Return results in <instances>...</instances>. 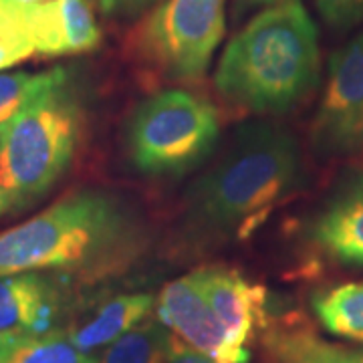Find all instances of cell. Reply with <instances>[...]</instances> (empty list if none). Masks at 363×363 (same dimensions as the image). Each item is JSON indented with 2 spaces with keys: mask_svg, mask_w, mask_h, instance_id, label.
Returning <instances> with one entry per match:
<instances>
[{
  "mask_svg": "<svg viewBox=\"0 0 363 363\" xmlns=\"http://www.w3.org/2000/svg\"><path fill=\"white\" fill-rule=\"evenodd\" d=\"M157 319L180 341L218 363H248L250 351L234 347L202 289L200 272L172 281L157 297Z\"/></svg>",
  "mask_w": 363,
  "mask_h": 363,
  "instance_id": "cell-8",
  "label": "cell"
},
{
  "mask_svg": "<svg viewBox=\"0 0 363 363\" xmlns=\"http://www.w3.org/2000/svg\"><path fill=\"white\" fill-rule=\"evenodd\" d=\"M226 0H164L138 33L143 61L169 81L206 73L224 35Z\"/></svg>",
  "mask_w": 363,
  "mask_h": 363,
  "instance_id": "cell-6",
  "label": "cell"
},
{
  "mask_svg": "<svg viewBox=\"0 0 363 363\" xmlns=\"http://www.w3.org/2000/svg\"><path fill=\"white\" fill-rule=\"evenodd\" d=\"M0 363H97V357L81 351L65 331L14 339Z\"/></svg>",
  "mask_w": 363,
  "mask_h": 363,
  "instance_id": "cell-18",
  "label": "cell"
},
{
  "mask_svg": "<svg viewBox=\"0 0 363 363\" xmlns=\"http://www.w3.org/2000/svg\"><path fill=\"white\" fill-rule=\"evenodd\" d=\"M172 337L162 321H143L107 345L97 363H166Z\"/></svg>",
  "mask_w": 363,
  "mask_h": 363,
  "instance_id": "cell-16",
  "label": "cell"
},
{
  "mask_svg": "<svg viewBox=\"0 0 363 363\" xmlns=\"http://www.w3.org/2000/svg\"><path fill=\"white\" fill-rule=\"evenodd\" d=\"M37 52L59 57L95 49L101 30L87 0H40L26 4Z\"/></svg>",
  "mask_w": 363,
  "mask_h": 363,
  "instance_id": "cell-10",
  "label": "cell"
},
{
  "mask_svg": "<svg viewBox=\"0 0 363 363\" xmlns=\"http://www.w3.org/2000/svg\"><path fill=\"white\" fill-rule=\"evenodd\" d=\"M4 210H9V200H6V196H4V190L0 188V214H2Z\"/></svg>",
  "mask_w": 363,
  "mask_h": 363,
  "instance_id": "cell-24",
  "label": "cell"
},
{
  "mask_svg": "<svg viewBox=\"0 0 363 363\" xmlns=\"http://www.w3.org/2000/svg\"><path fill=\"white\" fill-rule=\"evenodd\" d=\"M81 107L69 81L33 99L0 131V188L9 208L49 192L75 156Z\"/></svg>",
  "mask_w": 363,
  "mask_h": 363,
  "instance_id": "cell-4",
  "label": "cell"
},
{
  "mask_svg": "<svg viewBox=\"0 0 363 363\" xmlns=\"http://www.w3.org/2000/svg\"><path fill=\"white\" fill-rule=\"evenodd\" d=\"M166 363H218L212 357H208L204 353L196 351L194 347L186 345L184 341L178 337H172V345H169L168 362Z\"/></svg>",
  "mask_w": 363,
  "mask_h": 363,
  "instance_id": "cell-21",
  "label": "cell"
},
{
  "mask_svg": "<svg viewBox=\"0 0 363 363\" xmlns=\"http://www.w3.org/2000/svg\"><path fill=\"white\" fill-rule=\"evenodd\" d=\"M157 0H101V11L107 16H130L138 14Z\"/></svg>",
  "mask_w": 363,
  "mask_h": 363,
  "instance_id": "cell-22",
  "label": "cell"
},
{
  "mask_svg": "<svg viewBox=\"0 0 363 363\" xmlns=\"http://www.w3.org/2000/svg\"><path fill=\"white\" fill-rule=\"evenodd\" d=\"M35 52L26 4L0 0V71L25 61Z\"/></svg>",
  "mask_w": 363,
  "mask_h": 363,
  "instance_id": "cell-19",
  "label": "cell"
},
{
  "mask_svg": "<svg viewBox=\"0 0 363 363\" xmlns=\"http://www.w3.org/2000/svg\"><path fill=\"white\" fill-rule=\"evenodd\" d=\"M218 142V116L188 91H162L131 117L128 147L133 166L147 176H178L204 162Z\"/></svg>",
  "mask_w": 363,
  "mask_h": 363,
  "instance_id": "cell-5",
  "label": "cell"
},
{
  "mask_svg": "<svg viewBox=\"0 0 363 363\" xmlns=\"http://www.w3.org/2000/svg\"><path fill=\"white\" fill-rule=\"evenodd\" d=\"M260 345L264 363H363V345L333 343L293 317L264 323Z\"/></svg>",
  "mask_w": 363,
  "mask_h": 363,
  "instance_id": "cell-13",
  "label": "cell"
},
{
  "mask_svg": "<svg viewBox=\"0 0 363 363\" xmlns=\"http://www.w3.org/2000/svg\"><path fill=\"white\" fill-rule=\"evenodd\" d=\"M69 81V73L63 67H55L40 73H0V131L18 116L33 99L45 91Z\"/></svg>",
  "mask_w": 363,
  "mask_h": 363,
  "instance_id": "cell-17",
  "label": "cell"
},
{
  "mask_svg": "<svg viewBox=\"0 0 363 363\" xmlns=\"http://www.w3.org/2000/svg\"><path fill=\"white\" fill-rule=\"evenodd\" d=\"M252 4H279V2H286V0H250Z\"/></svg>",
  "mask_w": 363,
  "mask_h": 363,
  "instance_id": "cell-25",
  "label": "cell"
},
{
  "mask_svg": "<svg viewBox=\"0 0 363 363\" xmlns=\"http://www.w3.org/2000/svg\"><path fill=\"white\" fill-rule=\"evenodd\" d=\"M14 339H18V337H9V335H0V357L6 353V350L11 347L14 343Z\"/></svg>",
  "mask_w": 363,
  "mask_h": 363,
  "instance_id": "cell-23",
  "label": "cell"
},
{
  "mask_svg": "<svg viewBox=\"0 0 363 363\" xmlns=\"http://www.w3.org/2000/svg\"><path fill=\"white\" fill-rule=\"evenodd\" d=\"M313 311L329 335L363 345V281L317 293Z\"/></svg>",
  "mask_w": 363,
  "mask_h": 363,
  "instance_id": "cell-15",
  "label": "cell"
},
{
  "mask_svg": "<svg viewBox=\"0 0 363 363\" xmlns=\"http://www.w3.org/2000/svg\"><path fill=\"white\" fill-rule=\"evenodd\" d=\"M140 247L142 228L130 208L83 190L0 234V277L45 269L99 274L123 267Z\"/></svg>",
  "mask_w": 363,
  "mask_h": 363,
  "instance_id": "cell-2",
  "label": "cell"
},
{
  "mask_svg": "<svg viewBox=\"0 0 363 363\" xmlns=\"http://www.w3.org/2000/svg\"><path fill=\"white\" fill-rule=\"evenodd\" d=\"M202 289L214 315L224 327L234 347L248 351V341L257 327H264V289L247 281L240 272L208 267L198 269Z\"/></svg>",
  "mask_w": 363,
  "mask_h": 363,
  "instance_id": "cell-9",
  "label": "cell"
},
{
  "mask_svg": "<svg viewBox=\"0 0 363 363\" xmlns=\"http://www.w3.org/2000/svg\"><path fill=\"white\" fill-rule=\"evenodd\" d=\"M18 4H35V2H40V0H14Z\"/></svg>",
  "mask_w": 363,
  "mask_h": 363,
  "instance_id": "cell-26",
  "label": "cell"
},
{
  "mask_svg": "<svg viewBox=\"0 0 363 363\" xmlns=\"http://www.w3.org/2000/svg\"><path fill=\"white\" fill-rule=\"evenodd\" d=\"M311 234L327 257L343 264H363V172L327 202Z\"/></svg>",
  "mask_w": 363,
  "mask_h": 363,
  "instance_id": "cell-12",
  "label": "cell"
},
{
  "mask_svg": "<svg viewBox=\"0 0 363 363\" xmlns=\"http://www.w3.org/2000/svg\"><path fill=\"white\" fill-rule=\"evenodd\" d=\"M317 6L335 28H350L363 18V0H317Z\"/></svg>",
  "mask_w": 363,
  "mask_h": 363,
  "instance_id": "cell-20",
  "label": "cell"
},
{
  "mask_svg": "<svg viewBox=\"0 0 363 363\" xmlns=\"http://www.w3.org/2000/svg\"><path fill=\"white\" fill-rule=\"evenodd\" d=\"M295 138L279 125L250 123L188 196L186 224L204 240H242L259 228L298 180Z\"/></svg>",
  "mask_w": 363,
  "mask_h": 363,
  "instance_id": "cell-1",
  "label": "cell"
},
{
  "mask_svg": "<svg viewBox=\"0 0 363 363\" xmlns=\"http://www.w3.org/2000/svg\"><path fill=\"white\" fill-rule=\"evenodd\" d=\"M313 143L329 156L363 147V33L329 61L323 99L313 121Z\"/></svg>",
  "mask_w": 363,
  "mask_h": 363,
  "instance_id": "cell-7",
  "label": "cell"
},
{
  "mask_svg": "<svg viewBox=\"0 0 363 363\" xmlns=\"http://www.w3.org/2000/svg\"><path fill=\"white\" fill-rule=\"evenodd\" d=\"M319 81V40L298 0L271 4L222 52L214 75L226 101L257 116L286 113Z\"/></svg>",
  "mask_w": 363,
  "mask_h": 363,
  "instance_id": "cell-3",
  "label": "cell"
},
{
  "mask_svg": "<svg viewBox=\"0 0 363 363\" xmlns=\"http://www.w3.org/2000/svg\"><path fill=\"white\" fill-rule=\"evenodd\" d=\"M154 309V297L147 293H130L105 301L87 321L69 331L71 341L85 353L105 350L125 335L133 327L143 323Z\"/></svg>",
  "mask_w": 363,
  "mask_h": 363,
  "instance_id": "cell-14",
  "label": "cell"
},
{
  "mask_svg": "<svg viewBox=\"0 0 363 363\" xmlns=\"http://www.w3.org/2000/svg\"><path fill=\"white\" fill-rule=\"evenodd\" d=\"M61 295L37 272L0 277V335L30 337L52 331Z\"/></svg>",
  "mask_w": 363,
  "mask_h": 363,
  "instance_id": "cell-11",
  "label": "cell"
}]
</instances>
